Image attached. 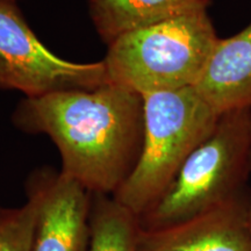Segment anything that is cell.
I'll list each match as a JSON object with an SVG mask.
<instances>
[{"label": "cell", "instance_id": "6da1fadb", "mask_svg": "<svg viewBox=\"0 0 251 251\" xmlns=\"http://www.w3.org/2000/svg\"><path fill=\"white\" fill-rule=\"evenodd\" d=\"M12 121L25 133L47 135L61 156V171L89 192L113 196L142 150L143 97L113 84L25 97Z\"/></svg>", "mask_w": 251, "mask_h": 251}, {"label": "cell", "instance_id": "7a4b0ae2", "mask_svg": "<svg viewBox=\"0 0 251 251\" xmlns=\"http://www.w3.org/2000/svg\"><path fill=\"white\" fill-rule=\"evenodd\" d=\"M219 40L207 9L136 28L107 46L108 83L142 97L193 87Z\"/></svg>", "mask_w": 251, "mask_h": 251}, {"label": "cell", "instance_id": "3957f363", "mask_svg": "<svg viewBox=\"0 0 251 251\" xmlns=\"http://www.w3.org/2000/svg\"><path fill=\"white\" fill-rule=\"evenodd\" d=\"M250 175L251 108L222 113L161 199L139 218L141 228H166L211 211L249 191Z\"/></svg>", "mask_w": 251, "mask_h": 251}, {"label": "cell", "instance_id": "277c9868", "mask_svg": "<svg viewBox=\"0 0 251 251\" xmlns=\"http://www.w3.org/2000/svg\"><path fill=\"white\" fill-rule=\"evenodd\" d=\"M139 161L114 199L141 218L161 199L188 156L214 130L220 115L194 87L143 96Z\"/></svg>", "mask_w": 251, "mask_h": 251}, {"label": "cell", "instance_id": "5b68a950", "mask_svg": "<svg viewBox=\"0 0 251 251\" xmlns=\"http://www.w3.org/2000/svg\"><path fill=\"white\" fill-rule=\"evenodd\" d=\"M106 84L102 61L78 63L58 57L31 30L17 2L0 0V90L35 98Z\"/></svg>", "mask_w": 251, "mask_h": 251}, {"label": "cell", "instance_id": "8992f818", "mask_svg": "<svg viewBox=\"0 0 251 251\" xmlns=\"http://www.w3.org/2000/svg\"><path fill=\"white\" fill-rule=\"evenodd\" d=\"M35 205L30 251H89L92 193L62 171L37 169L26 181Z\"/></svg>", "mask_w": 251, "mask_h": 251}, {"label": "cell", "instance_id": "52a82bcc", "mask_svg": "<svg viewBox=\"0 0 251 251\" xmlns=\"http://www.w3.org/2000/svg\"><path fill=\"white\" fill-rule=\"evenodd\" d=\"M251 191L170 227L140 229L137 251H251L248 200Z\"/></svg>", "mask_w": 251, "mask_h": 251}, {"label": "cell", "instance_id": "ba28073f", "mask_svg": "<svg viewBox=\"0 0 251 251\" xmlns=\"http://www.w3.org/2000/svg\"><path fill=\"white\" fill-rule=\"evenodd\" d=\"M193 87L219 114L251 108V23L233 36L220 37Z\"/></svg>", "mask_w": 251, "mask_h": 251}, {"label": "cell", "instance_id": "9c48e42d", "mask_svg": "<svg viewBox=\"0 0 251 251\" xmlns=\"http://www.w3.org/2000/svg\"><path fill=\"white\" fill-rule=\"evenodd\" d=\"M212 0H87L94 29L106 45L122 34L166 19L208 9Z\"/></svg>", "mask_w": 251, "mask_h": 251}, {"label": "cell", "instance_id": "30bf717a", "mask_svg": "<svg viewBox=\"0 0 251 251\" xmlns=\"http://www.w3.org/2000/svg\"><path fill=\"white\" fill-rule=\"evenodd\" d=\"M139 216L108 194L92 193L89 251H137Z\"/></svg>", "mask_w": 251, "mask_h": 251}, {"label": "cell", "instance_id": "8fae6325", "mask_svg": "<svg viewBox=\"0 0 251 251\" xmlns=\"http://www.w3.org/2000/svg\"><path fill=\"white\" fill-rule=\"evenodd\" d=\"M35 205L27 199L19 207L0 205V251H30Z\"/></svg>", "mask_w": 251, "mask_h": 251}, {"label": "cell", "instance_id": "7c38bea8", "mask_svg": "<svg viewBox=\"0 0 251 251\" xmlns=\"http://www.w3.org/2000/svg\"><path fill=\"white\" fill-rule=\"evenodd\" d=\"M248 224L251 231V192L249 194V200H248Z\"/></svg>", "mask_w": 251, "mask_h": 251}, {"label": "cell", "instance_id": "4fadbf2b", "mask_svg": "<svg viewBox=\"0 0 251 251\" xmlns=\"http://www.w3.org/2000/svg\"><path fill=\"white\" fill-rule=\"evenodd\" d=\"M11 1H15V2H18V0H11Z\"/></svg>", "mask_w": 251, "mask_h": 251}]
</instances>
